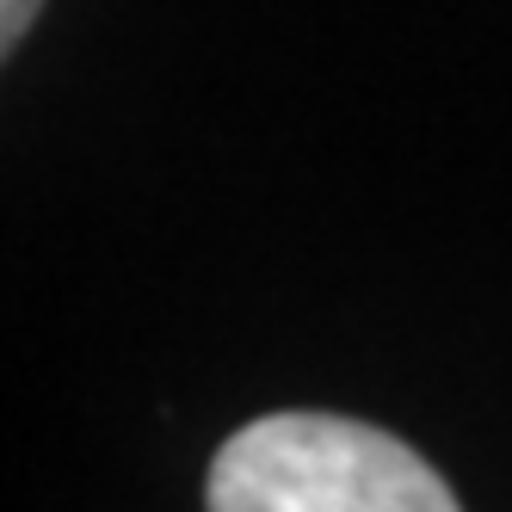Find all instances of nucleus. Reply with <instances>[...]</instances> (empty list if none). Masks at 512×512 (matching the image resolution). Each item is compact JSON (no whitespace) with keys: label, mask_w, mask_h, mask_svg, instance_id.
Here are the masks:
<instances>
[{"label":"nucleus","mask_w":512,"mask_h":512,"mask_svg":"<svg viewBox=\"0 0 512 512\" xmlns=\"http://www.w3.org/2000/svg\"><path fill=\"white\" fill-rule=\"evenodd\" d=\"M44 13V0H0V56H13L25 44V31L38 25Z\"/></svg>","instance_id":"f03ea898"},{"label":"nucleus","mask_w":512,"mask_h":512,"mask_svg":"<svg viewBox=\"0 0 512 512\" xmlns=\"http://www.w3.org/2000/svg\"><path fill=\"white\" fill-rule=\"evenodd\" d=\"M204 500L216 512H451L414 445L340 414H266L223 438Z\"/></svg>","instance_id":"f257e3e1"}]
</instances>
